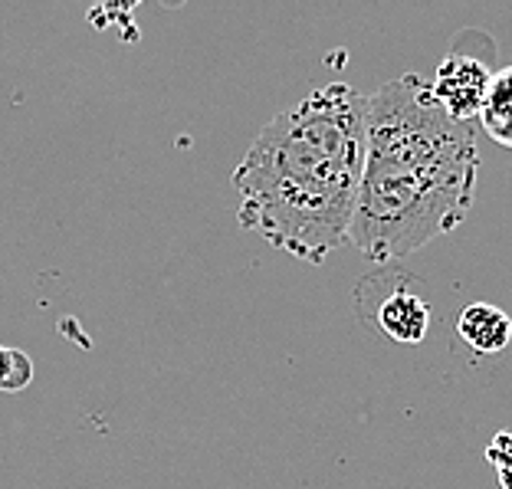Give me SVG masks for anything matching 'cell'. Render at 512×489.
Returning a JSON list of instances; mask_svg holds the SVG:
<instances>
[{
	"instance_id": "obj_1",
	"label": "cell",
	"mask_w": 512,
	"mask_h": 489,
	"mask_svg": "<svg viewBox=\"0 0 512 489\" xmlns=\"http://www.w3.org/2000/svg\"><path fill=\"white\" fill-rule=\"evenodd\" d=\"M365 115L362 92L329 83L266 122L230 178L240 224L312 266L352 240Z\"/></svg>"
},
{
	"instance_id": "obj_2",
	"label": "cell",
	"mask_w": 512,
	"mask_h": 489,
	"mask_svg": "<svg viewBox=\"0 0 512 489\" xmlns=\"http://www.w3.org/2000/svg\"><path fill=\"white\" fill-rule=\"evenodd\" d=\"M480 145L473 125L437 106L430 83L404 73L368 96L365 171L352 240L371 263H398L467 220Z\"/></svg>"
},
{
	"instance_id": "obj_3",
	"label": "cell",
	"mask_w": 512,
	"mask_h": 489,
	"mask_svg": "<svg viewBox=\"0 0 512 489\" xmlns=\"http://www.w3.org/2000/svg\"><path fill=\"white\" fill-rule=\"evenodd\" d=\"M358 319L384 335L394 345H421L430 329V302L424 283L401 266H378L375 273L358 279L355 286Z\"/></svg>"
},
{
	"instance_id": "obj_4",
	"label": "cell",
	"mask_w": 512,
	"mask_h": 489,
	"mask_svg": "<svg viewBox=\"0 0 512 489\" xmlns=\"http://www.w3.org/2000/svg\"><path fill=\"white\" fill-rule=\"evenodd\" d=\"M493 86V69L483 60L467 53H450L444 63L437 66V76L430 83V96L437 99V106L444 109L450 119L470 125L480 119Z\"/></svg>"
},
{
	"instance_id": "obj_5",
	"label": "cell",
	"mask_w": 512,
	"mask_h": 489,
	"mask_svg": "<svg viewBox=\"0 0 512 489\" xmlns=\"http://www.w3.org/2000/svg\"><path fill=\"white\" fill-rule=\"evenodd\" d=\"M457 332L476 355H499L512 342V319L493 302H473L460 312Z\"/></svg>"
},
{
	"instance_id": "obj_6",
	"label": "cell",
	"mask_w": 512,
	"mask_h": 489,
	"mask_svg": "<svg viewBox=\"0 0 512 489\" xmlns=\"http://www.w3.org/2000/svg\"><path fill=\"white\" fill-rule=\"evenodd\" d=\"M480 125L496 145L512 148V66L493 73V86L480 112Z\"/></svg>"
},
{
	"instance_id": "obj_7",
	"label": "cell",
	"mask_w": 512,
	"mask_h": 489,
	"mask_svg": "<svg viewBox=\"0 0 512 489\" xmlns=\"http://www.w3.org/2000/svg\"><path fill=\"white\" fill-rule=\"evenodd\" d=\"M33 381V362L27 352L10 345H0V391L20 394Z\"/></svg>"
},
{
	"instance_id": "obj_8",
	"label": "cell",
	"mask_w": 512,
	"mask_h": 489,
	"mask_svg": "<svg viewBox=\"0 0 512 489\" xmlns=\"http://www.w3.org/2000/svg\"><path fill=\"white\" fill-rule=\"evenodd\" d=\"M486 463L496 473V483L503 489H512V430H499L486 447Z\"/></svg>"
}]
</instances>
